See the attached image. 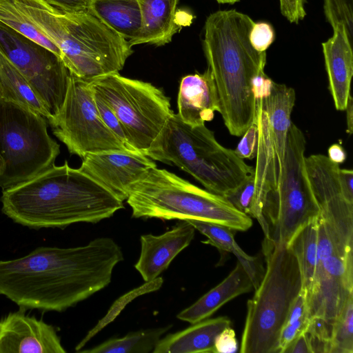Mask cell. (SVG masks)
Segmentation results:
<instances>
[{
    "mask_svg": "<svg viewBox=\"0 0 353 353\" xmlns=\"http://www.w3.org/2000/svg\"><path fill=\"white\" fill-rule=\"evenodd\" d=\"M123 259L110 237L83 246L39 247L21 257L0 260V296L26 310L63 312L108 285Z\"/></svg>",
    "mask_w": 353,
    "mask_h": 353,
    "instance_id": "6da1fadb",
    "label": "cell"
},
{
    "mask_svg": "<svg viewBox=\"0 0 353 353\" xmlns=\"http://www.w3.org/2000/svg\"><path fill=\"white\" fill-rule=\"evenodd\" d=\"M0 201L6 216L34 229L95 223L124 208L123 201L67 161L2 191Z\"/></svg>",
    "mask_w": 353,
    "mask_h": 353,
    "instance_id": "7a4b0ae2",
    "label": "cell"
},
{
    "mask_svg": "<svg viewBox=\"0 0 353 353\" xmlns=\"http://www.w3.org/2000/svg\"><path fill=\"white\" fill-rule=\"evenodd\" d=\"M255 22L235 9L211 13L204 25L203 49L217 90L219 113L230 134L241 137L254 122V78L266 64V52L251 45Z\"/></svg>",
    "mask_w": 353,
    "mask_h": 353,
    "instance_id": "3957f363",
    "label": "cell"
},
{
    "mask_svg": "<svg viewBox=\"0 0 353 353\" xmlns=\"http://www.w3.org/2000/svg\"><path fill=\"white\" fill-rule=\"evenodd\" d=\"M54 43L70 72L85 81L121 70L133 53L129 41L90 12H62L43 0H13Z\"/></svg>",
    "mask_w": 353,
    "mask_h": 353,
    "instance_id": "277c9868",
    "label": "cell"
},
{
    "mask_svg": "<svg viewBox=\"0 0 353 353\" xmlns=\"http://www.w3.org/2000/svg\"><path fill=\"white\" fill-rule=\"evenodd\" d=\"M143 153L179 167L207 190L225 197L254 174V168L221 145L205 124L189 125L174 113Z\"/></svg>",
    "mask_w": 353,
    "mask_h": 353,
    "instance_id": "5b68a950",
    "label": "cell"
},
{
    "mask_svg": "<svg viewBox=\"0 0 353 353\" xmlns=\"http://www.w3.org/2000/svg\"><path fill=\"white\" fill-rule=\"evenodd\" d=\"M134 218L200 220L246 231L251 217L225 197L203 190L175 174L152 168L130 189L126 199Z\"/></svg>",
    "mask_w": 353,
    "mask_h": 353,
    "instance_id": "8992f818",
    "label": "cell"
},
{
    "mask_svg": "<svg viewBox=\"0 0 353 353\" xmlns=\"http://www.w3.org/2000/svg\"><path fill=\"white\" fill-rule=\"evenodd\" d=\"M266 268L247 303L241 353H279V339L290 307L302 290L299 263L290 249L265 239Z\"/></svg>",
    "mask_w": 353,
    "mask_h": 353,
    "instance_id": "52a82bcc",
    "label": "cell"
},
{
    "mask_svg": "<svg viewBox=\"0 0 353 353\" xmlns=\"http://www.w3.org/2000/svg\"><path fill=\"white\" fill-rule=\"evenodd\" d=\"M47 119L0 98V188L17 186L54 165L60 146L49 135Z\"/></svg>",
    "mask_w": 353,
    "mask_h": 353,
    "instance_id": "ba28073f",
    "label": "cell"
},
{
    "mask_svg": "<svg viewBox=\"0 0 353 353\" xmlns=\"http://www.w3.org/2000/svg\"><path fill=\"white\" fill-rule=\"evenodd\" d=\"M305 144L304 134L292 123L281 176L262 204L268 230L264 239L275 244L288 246L300 229L319 215L305 168Z\"/></svg>",
    "mask_w": 353,
    "mask_h": 353,
    "instance_id": "9c48e42d",
    "label": "cell"
},
{
    "mask_svg": "<svg viewBox=\"0 0 353 353\" xmlns=\"http://www.w3.org/2000/svg\"><path fill=\"white\" fill-rule=\"evenodd\" d=\"M257 150L254 167L255 219L265 225L262 214L265 195L279 182L284 164L288 132L295 103L294 90L268 78L254 91Z\"/></svg>",
    "mask_w": 353,
    "mask_h": 353,
    "instance_id": "30bf717a",
    "label": "cell"
},
{
    "mask_svg": "<svg viewBox=\"0 0 353 353\" xmlns=\"http://www.w3.org/2000/svg\"><path fill=\"white\" fill-rule=\"evenodd\" d=\"M89 81L93 92L113 110L124 128L129 145L144 152L169 117L170 99L152 84L123 77L119 72Z\"/></svg>",
    "mask_w": 353,
    "mask_h": 353,
    "instance_id": "8fae6325",
    "label": "cell"
},
{
    "mask_svg": "<svg viewBox=\"0 0 353 353\" xmlns=\"http://www.w3.org/2000/svg\"><path fill=\"white\" fill-rule=\"evenodd\" d=\"M317 261L310 291L306 295L310 320L332 325L353 295V237L339 232L319 215Z\"/></svg>",
    "mask_w": 353,
    "mask_h": 353,
    "instance_id": "7c38bea8",
    "label": "cell"
},
{
    "mask_svg": "<svg viewBox=\"0 0 353 353\" xmlns=\"http://www.w3.org/2000/svg\"><path fill=\"white\" fill-rule=\"evenodd\" d=\"M48 122L69 152L81 159L88 153L103 151L136 152L122 143L103 122L89 81L71 73L64 101Z\"/></svg>",
    "mask_w": 353,
    "mask_h": 353,
    "instance_id": "4fadbf2b",
    "label": "cell"
},
{
    "mask_svg": "<svg viewBox=\"0 0 353 353\" xmlns=\"http://www.w3.org/2000/svg\"><path fill=\"white\" fill-rule=\"evenodd\" d=\"M0 50L30 83L52 117L60 110L70 72L54 52L0 22Z\"/></svg>",
    "mask_w": 353,
    "mask_h": 353,
    "instance_id": "5bb4252c",
    "label": "cell"
},
{
    "mask_svg": "<svg viewBox=\"0 0 353 353\" xmlns=\"http://www.w3.org/2000/svg\"><path fill=\"white\" fill-rule=\"evenodd\" d=\"M155 167L142 152L110 150L87 154L79 169L123 201L132 185Z\"/></svg>",
    "mask_w": 353,
    "mask_h": 353,
    "instance_id": "9a60e30c",
    "label": "cell"
},
{
    "mask_svg": "<svg viewBox=\"0 0 353 353\" xmlns=\"http://www.w3.org/2000/svg\"><path fill=\"white\" fill-rule=\"evenodd\" d=\"M305 168L319 216L339 228L353 229V203L343 192L339 165L318 154L305 157Z\"/></svg>",
    "mask_w": 353,
    "mask_h": 353,
    "instance_id": "2e32d148",
    "label": "cell"
},
{
    "mask_svg": "<svg viewBox=\"0 0 353 353\" xmlns=\"http://www.w3.org/2000/svg\"><path fill=\"white\" fill-rule=\"evenodd\" d=\"M55 327L21 308L0 319V353H65Z\"/></svg>",
    "mask_w": 353,
    "mask_h": 353,
    "instance_id": "e0dca14e",
    "label": "cell"
},
{
    "mask_svg": "<svg viewBox=\"0 0 353 353\" xmlns=\"http://www.w3.org/2000/svg\"><path fill=\"white\" fill-rule=\"evenodd\" d=\"M195 230L187 220H179L162 234L141 235L140 256L134 268L143 279L148 283L158 278L176 256L190 244Z\"/></svg>",
    "mask_w": 353,
    "mask_h": 353,
    "instance_id": "ac0fdd59",
    "label": "cell"
},
{
    "mask_svg": "<svg viewBox=\"0 0 353 353\" xmlns=\"http://www.w3.org/2000/svg\"><path fill=\"white\" fill-rule=\"evenodd\" d=\"M332 29V36L322 43L321 46L335 108L345 110L353 75V39L343 24H337Z\"/></svg>",
    "mask_w": 353,
    "mask_h": 353,
    "instance_id": "d6986e66",
    "label": "cell"
},
{
    "mask_svg": "<svg viewBox=\"0 0 353 353\" xmlns=\"http://www.w3.org/2000/svg\"><path fill=\"white\" fill-rule=\"evenodd\" d=\"M180 119L191 126L205 124L219 112V99L210 70L182 78L177 99Z\"/></svg>",
    "mask_w": 353,
    "mask_h": 353,
    "instance_id": "ffe728a7",
    "label": "cell"
},
{
    "mask_svg": "<svg viewBox=\"0 0 353 353\" xmlns=\"http://www.w3.org/2000/svg\"><path fill=\"white\" fill-rule=\"evenodd\" d=\"M253 288L252 280L237 261L234 268L221 283L181 311L176 317L191 324L197 323L209 318L224 304Z\"/></svg>",
    "mask_w": 353,
    "mask_h": 353,
    "instance_id": "44dd1931",
    "label": "cell"
},
{
    "mask_svg": "<svg viewBox=\"0 0 353 353\" xmlns=\"http://www.w3.org/2000/svg\"><path fill=\"white\" fill-rule=\"evenodd\" d=\"M229 326H231V321L226 316L208 318L161 338L152 352L214 353L216 337Z\"/></svg>",
    "mask_w": 353,
    "mask_h": 353,
    "instance_id": "7402d4cb",
    "label": "cell"
},
{
    "mask_svg": "<svg viewBox=\"0 0 353 353\" xmlns=\"http://www.w3.org/2000/svg\"><path fill=\"white\" fill-rule=\"evenodd\" d=\"M179 1L138 0L143 28L131 46L144 43L161 46L170 43L178 29L175 18Z\"/></svg>",
    "mask_w": 353,
    "mask_h": 353,
    "instance_id": "603a6c76",
    "label": "cell"
},
{
    "mask_svg": "<svg viewBox=\"0 0 353 353\" xmlns=\"http://www.w3.org/2000/svg\"><path fill=\"white\" fill-rule=\"evenodd\" d=\"M90 12L130 46L141 35L143 19L138 0H91Z\"/></svg>",
    "mask_w": 353,
    "mask_h": 353,
    "instance_id": "cb8c5ba5",
    "label": "cell"
},
{
    "mask_svg": "<svg viewBox=\"0 0 353 353\" xmlns=\"http://www.w3.org/2000/svg\"><path fill=\"white\" fill-rule=\"evenodd\" d=\"M187 221L194 226L195 230L207 237L206 241H202L203 243L210 244L216 248L221 253L229 252L233 254L252 280L254 289L255 290L257 288L263 277L261 271L259 270L257 259L247 254L239 247L234 239L236 230L208 221Z\"/></svg>",
    "mask_w": 353,
    "mask_h": 353,
    "instance_id": "d4e9b609",
    "label": "cell"
},
{
    "mask_svg": "<svg viewBox=\"0 0 353 353\" xmlns=\"http://www.w3.org/2000/svg\"><path fill=\"white\" fill-rule=\"evenodd\" d=\"M1 98L30 108L48 121L52 115L30 83L0 50Z\"/></svg>",
    "mask_w": 353,
    "mask_h": 353,
    "instance_id": "484cf974",
    "label": "cell"
},
{
    "mask_svg": "<svg viewBox=\"0 0 353 353\" xmlns=\"http://www.w3.org/2000/svg\"><path fill=\"white\" fill-rule=\"evenodd\" d=\"M317 218L300 229L288 245L299 263L302 290L305 292L306 295L311 289L317 261Z\"/></svg>",
    "mask_w": 353,
    "mask_h": 353,
    "instance_id": "4316f807",
    "label": "cell"
},
{
    "mask_svg": "<svg viewBox=\"0 0 353 353\" xmlns=\"http://www.w3.org/2000/svg\"><path fill=\"white\" fill-rule=\"evenodd\" d=\"M172 327H164L139 330L123 337L111 338L82 353H149L152 352L163 334Z\"/></svg>",
    "mask_w": 353,
    "mask_h": 353,
    "instance_id": "83f0119b",
    "label": "cell"
},
{
    "mask_svg": "<svg viewBox=\"0 0 353 353\" xmlns=\"http://www.w3.org/2000/svg\"><path fill=\"white\" fill-rule=\"evenodd\" d=\"M330 353H353V295L332 323Z\"/></svg>",
    "mask_w": 353,
    "mask_h": 353,
    "instance_id": "f1b7e54d",
    "label": "cell"
},
{
    "mask_svg": "<svg viewBox=\"0 0 353 353\" xmlns=\"http://www.w3.org/2000/svg\"><path fill=\"white\" fill-rule=\"evenodd\" d=\"M323 12L332 28L343 24L353 39V0H323Z\"/></svg>",
    "mask_w": 353,
    "mask_h": 353,
    "instance_id": "f546056e",
    "label": "cell"
},
{
    "mask_svg": "<svg viewBox=\"0 0 353 353\" xmlns=\"http://www.w3.org/2000/svg\"><path fill=\"white\" fill-rule=\"evenodd\" d=\"M254 195L255 179L254 174L225 198L238 210L251 218H255Z\"/></svg>",
    "mask_w": 353,
    "mask_h": 353,
    "instance_id": "4dcf8cb0",
    "label": "cell"
},
{
    "mask_svg": "<svg viewBox=\"0 0 353 353\" xmlns=\"http://www.w3.org/2000/svg\"><path fill=\"white\" fill-rule=\"evenodd\" d=\"M93 93L98 113L105 125L126 146L134 151H138L129 145L126 132L113 110L101 97L94 92Z\"/></svg>",
    "mask_w": 353,
    "mask_h": 353,
    "instance_id": "1f68e13d",
    "label": "cell"
},
{
    "mask_svg": "<svg viewBox=\"0 0 353 353\" xmlns=\"http://www.w3.org/2000/svg\"><path fill=\"white\" fill-rule=\"evenodd\" d=\"M310 323V319L308 314H306L290 323L285 324L279 335V353H284V351L291 343L307 331Z\"/></svg>",
    "mask_w": 353,
    "mask_h": 353,
    "instance_id": "d6a6232c",
    "label": "cell"
},
{
    "mask_svg": "<svg viewBox=\"0 0 353 353\" xmlns=\"http://www.w3.org/2000/svg\"><path fill=\"white\" fill-rule=\"evenodd\" d=\"M274 37L272 26L266 22L254 23L249 36L252 46L259 52H266Z\"/></svg>",
    "mask_w": 353,
    "mask_h": 353,
    "instance_id": "836d02e7",
    "label": "cell"
},
{
    "mask_svg": "<svg viewBox=\"0 0 353 353\" xmlns=\"http://www.w3.org/2000/svg\"><path fill=\"white\" fill-rule=\"evenodd\" d=\"M257 150V125L256 122L247 129L234 150L238 157L243 159H252L256 157Z\"/></svg>",
    "mask_w": 353,
    "mask_h": 353,
    "instance_id": "e575fe53",
    "label": "cell"
},
{
    "mask_svg": "<svg viewBox=\"0 0 353 353\" xmlns=\"http://www.w3.org/2000/svg\"><path fill=\"white\" fill-rule=\"evenodd\" d=\"M306 0H279L281 14L291 23L298 24L306 16Z\"/></svg>",
    "mask_w": 353,
    "mask_h": 353,
    "instance_id": "d590c367",
    "label": "cell"
},
{
    "mask_svg": "<svg viewBox=\"0 0 353 353\" xmlns=\"http://www.w3.org/2000/svg\"><path fill=\"white\" fill-rule=\"evenodd\" d=\"M238 341L231 326L225 327L216 337L214 353H234L237 351Z\"/></svg>",
    "mask_w": 353,
    "mask_h": 353,
    "instance_id": "8d00e7d4",
    "label": "cell"
},
{
    "mask_svg": "<svg viewBox=\"0 0 353 353\" xmlns=\"http://www.w3.org/2000/svg\"><path fill=\"white\" fill-rule=\"evenodd\" d=\"M54 8L69 13L90 12L91 0H43Z\"/></svg>",
    "mask_w": 353,
    "mask_h": 353,
    "instance_id": "74e56055",
    "label": "cell"
},
{
    "mask_svg": "<svg viewBox=\"0 0 353 353\" xmlns=\"http://www.w3.org/2000/svg\"><path fill=\"white\" fill-rule=\"evenodd\" d=\"M339 179L343 192L345 198L353 203V171L352 169L339 170Z\"/></svg>",
    "mask_w": 353,
    "mask_h": 353,
    "instance_id": "f35d334b",
    "label": "cell"
},
{
    "mask_svg": "<svg viewBox=\"0 0 353 353\" xmlns=\"http://www.w3.org/2000/svg\"><path fill=\"white\" fill-rule=\"evenodd\" d=\"M284 353H312L308 336L305 332L285 349Z\"/></svg>",
    "mask_w": 353,
    "mask_h": 353,
    "instance_id": "ab89813d",
    "label": "cell"
},
{
    "mask_svg": "<svg viewBox=\"0 0 353 353\" xmlns=\"http://www.w3.org/2000/svg\"><path fill=\"white\" fill-rule=\"evenodd\" d=\"M327 154L330 161L339 165L343 163L347 157L345 150L338 143L332 144L329 147Z\"/></svg>",
    "mask_w": 353,
    "mask_h": 353,
    "instance_id": "60d3db41",
    "label": "cell"
},
{
    "mask_svg": "<svg viewBox=\"0 0 353 353\" xmlns=\"http://www.w3.org/2000/svg\"><path fill=\"white\" fill-rule=\"evenodd\" d=\"M347 119V132L352 134L353 131V100L351 94L350 95L345 110Z\"/></svg>",
    "mask_w": 353,
    "mask_h": 353,
    "instance_id": "b9f144b4",
    "label": "cell"
},
{
    "mask_svg": "<svg viewBox=\"0 0 353 353\" xmlns=\"http://www.w3.org/2000/svg\"><path fill=\"white\" fill-rule=\"evenodd\" d=\"M219 3L222 4H234L235 3H237L240 1L241 0H214Z\"/></svg>",
    "mask_w": 353,
    "mask_h": 353,
    "instance_id": "7bdbcfd3",
    "label": "cell"
},
{
    "mask_svg": "<svg viewBox=\"0 0 353 353\" xmlns=\"http://www.w3.org/2000/svg\"><path fill=\"white\" fill-rule=\"evenodd\" d=\"M0 98H1V95H0Z\"/></svg>",
    "mask_w": 353,
    "mask_h": 353,
    "instance_id": "ee69618b",
    "label": "cell"
}]
</instances>
